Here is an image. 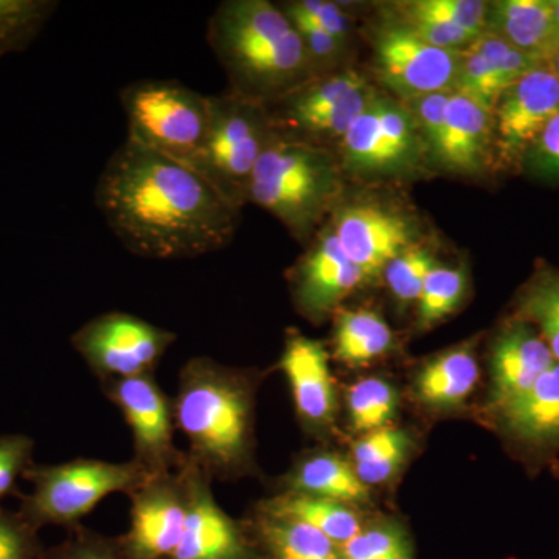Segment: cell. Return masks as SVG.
<instances>
[{
	"label": "cell",
	"instance_id": "cell-30",
	"mask_svg": "<svg viewBox=\"0 0 559 559\" xmlns=\"http://www.w3.org/2000/svg\"><path fill=\"white\" fill-rule=\"evenodd\" d=\"M347 407L349 425L364 436L392 426L400 407V393L388 380L366 378L349 388Z\"/></svg>",
	"mask_w": 559,
	"mask_h": 559
},
{
	"label": "cell",
	"instance_id": "cell-11",
	"mask_svg": "<svg viewBox=\"0 0 559 559\" xmlns=\"http://www.w3.org/2000/svg\"><path fill=\"white\" fill-rule=\"evenodd\" d=\"M421 132L409 109L374 95L341 139L342 164L358 173H399L417 164Z\"/></svg>",
	"mask_w": 559,
	"mask_h": 559
},
{
	"label": "cell",
	"instance_id": "cell-25",
	"mask_svg": "<svg viewBox=\"0 0 559 559\" xmlns=\"http://www.w3.org/2000/svg\"><path fill=\"white\" fill-rule=\"evenodd\" d=\"M259 513L304 522L342 547L362 530L358 511L336 500L282 492L260 503Z\"/></svg>",
	"mask_w": 559,
	"mask_h": 559
},
{
	"label": "cell",
	"instance_id": "cell-13",
	"mask_svg": "<svg viewBox=\"0 0 559 559\" xmlns=\"http://www.w3.org/2000/svg\"><path fill=\"white\" fill-rule=\"evenodd\" d=\"M183 465L131 492L130 532L120 543L124 558L170 559L178 549L189 513Z\"/></svg>",
	"mask_w": 559,
	"mask_h": 559
},
{
	"label": "cell",
	"instance_id": "cell-34",
	"mask_svg": "<svg viewBox=\"0 0 559 559\" xmlns=\"http://www.w3.org/2000/svg\"><path fill=\"white\" fill-rule=\"evenodd\" d=\"M341 551L344 559H414L409 535L393 521L364 525Z\"/></svg>",
	"mask_w": 559,
	"mask_h": 559
},
{
	"label": "cell",
	"instance_id": "cell-12",
	"mask_svg": "<svg viewBox=\"0 0 559 559\" xmlns=\"http://www.w3.org/2000/svg\"><path fill=\"white\" fill-rule=\"evenodd\" d=\"M460 53L437 49L390 20L374 38V72L388 90L411 103L425 95L454 92Z\"/></svg>",
	"mask_w": 559,
	"mask_h": 559
},
{
	"label": "cell",
	"instance_id": "cell-46",
	"mask_svg": "<svg viewBox=\"0 0 559 559\" xmlns=\"http://www.w3.org/2000/svg\"><path fill=\"white\" fill-rule=\"evenodd\" d=\"M547 66H549L551 72H554L559 80V47L557 50H555V53L551 55L550 60L547 61Z\"/></svg>",
	"mask_w": 559,
	"mask_h": 559
},
{
	"label": "cell",
	"instance_id": "cell-8",
	"mask_svg": "<svg viewBox=\"0 0 559 559\" xmlns=\"http://www.w3.org/2000/svg\"><path fill=\"white\" fill-rule=\"evenodd\" d=\"M362 76L352 70L319 75L271 103L275 134L280 139L320 146L325 140L342 139L374 98Z\"/></svg>",
	"mask_w": 559,
	"mask_h": 559
},
{
	"label": "cell",
	"instance_id": "cell-6",
	"mask_svg": "<svg viewBox=\"0 0 559 559\" xmlns=\"http://www.w3.org/2000/svg\"><path fill=\"white\" fill-rule=\"evenodd\" d=\"M210 123L190 167L235 207L246 205V190L261 154L277 138L270 110L238 95H210Z\"/></svg>",
	"mask_w": 559,
	"mask_h": 559
},
{
	"label": "cell",
	"instance_id": "cell-27",
	"mask_svg": "<svg viewBox=\"0 0 559 559\" xmlns=\"http://www.w3.org/2000/svg\"><path fill=\"white\" fill-rule=\"evenodd\" d=\"M393 347V333L378 312L341 310L334 325V356L352 367L367 366Z\"/></svg>",
	"mask_w": 559,
	"mask_h": 559
},
{
	"label": "cell",
	"instance_id": "cell-47",
	"mask_svg": "<svg viewBox=\"0 0 559 559\" xmlns=\"http://www.w3.org/2000/svg\"><path fill=\"white\" fill-rule=\"evenodd\" d=\"M551 11H554L555 25H557L559 33V0H550Z\"/></svg>",
	"mask_w": 559,
	"mask_h": 559
},
{
	"label": "cell",
	"instance_id": "cell-41",
	"mask_svg": "<svg viewBox=\"0 0 559 559\" xmlns=\"http://www.w3.org/2000/svg\"><path fill=\"white\" fill-rule=\"evenodd\" d=\"M290 24L299 33L301 44H304V49L307 51L308 60H310L316 76H319L320 70L326 69L337 61L345 44H347L345 40L331 35V33L322 31V28L307 24V22L290 21Z\"/></svg>",
	"mask_w": 559,
	"mask_h": 559
},
{
	"label": "cell",
	"instance_id": "cell-26",
	"mask_svg": "<svg viewBox=\"0 0 559 559\" xmlns=\"http://www.w3.org/2000/svg\"><path fill=\"white\" fill-rule=\"evenodd\" d=\"M253 528L270 559H344L334 540L304 522L259 513Z\"/></svg>",
	"mask_w": 559,
	"mask_h": 559
},
{
	"label": "cell",
	"instance_id": "cell-24",
	"mask_svg": "<svg viewBox=\"0 0 559 559\" xmlns=\"http://www.w3.org/2000/svg\"><path fill=\"white\" fill-rule=\"evenodd\" d=\"M479 381V362L473 348L448 349L425 364L417 380L415 395L433 411H448L468 400Z\"/></svg>",
	"mask_w": 559,
	"mask_h": 559
},
{
	"label": "cell",
	"instance_id": "cell-15",
	"mask_svg": "<svg viewBox=\"0 0 559 559\" xmlns=\"http://www.w3.org/2000/svg\"><path fill=\"white\" fill-rule=\"evenodd\" d=\"M183 473L189 491V513L178 549L170 559H259L245 530L216 502L212 479L189 457Z\"/></svg>",
	"mask_w": 559,
	"mask_h": 559
},
{
	"label": "cell",
	"instance_id": "cell-5",
	"mask_svg": "<svg viewBox=\"0 0 559 559\" xmlns=\"http://www.w3.org/2000/svg\"><path fill=\"white\" fill-rule=\"evenodd\" d=\"M128 138L142 148L190 165L207 135L210 95L178 80H140L120 91Z\"/></svg>",
	"mask_w": 559,
	"mask_h": 559
},
{
	"label": "cell",
	"instance_id": "cell-45",
	"mask_svg": "<svg viewBox=\"0 0 559 559\" xmlns=\"http://www.w3.org/2000/svg\"><path fill=\"white\" fill-rule=\"evenodd\" d=\"M58 559H117V557L105 544L80 540L79 544H73L69 550L60 555Z\"/></svg>",
	"mask_w": 559,
	"mask_h": 559
},
{
	"label": "cell",
	"instance_id": "cell-28",
	"mask_svg": "<svg viewBox=\"0 0 559 559\" xmlns=\"http://www.w3.org/2000/svg\"><path fill=\"white\" fill-rule=\"evenodd\" d=\"M412 439L404 429L382 428L364 433L353 444V466L359 479L371 487L392 480L409 457Z\"/></svg>",
	"mask_w": 559,
	"mask_h": 559
},
{
	"label": "cell",
	"instance_id": "cell-18",
	"mask_svg": "<svg viewBox=\"0 0 559 559\" xmlns=\"http://www.w3.org/2000/svg\"><path fill=\"white\" fill-rule=\"evenodd\" d=\"M280 370L289 382L301 423L316 432L330 429L336 417L337 395L330 355L322 342L290 333L280 358Z\"/></svg>",
	"mask_w": 559,
	"mask_h": 559
},
{
	"label": "cell",
	"instance_id": "cell-38",
	"mask_svg": "<svg viewBox=\"0 0 559 559\" xmlns=\"http://www.w3.org/2000/svg\"><path fill=\"white\" fill-rule=\"evenodd\" d=\"M280 9L289 21L307 22L347 43L349 22L337 3L325 0H294L283 3Z\"/></svg>",
	"mask_w": 559,
	"mask_h": 559
},
{
	"label": "cell",
	"instance_id": "cell-43",
	"mask_svg": "<svg viewBox=\"0 0 559 559\" xmlns=\"http://www.w3.org/2000/svg\"><path fill=\"white\" fill-rule=\"evenodd\" d=\"M451 94L452 92H439V94L425 95L409 103L412 116L417 121L418 130L432 153L439 145Z\"/></svg>",
	"mask_w": 559,
	"mask_h": 559
},
{
	"label": "cell",
	"instance_id": "cell-36",
	"mask_svg": "<svg viewBox=\"0 0 559 559\" xmlns=\"http://www.w3.org/2000/svg\"><path fill=\"white\" fill-rule=\"evenodd\" d=\"M436 266L439 263L429 249L412 245L390 261L384 270L385 282L401 304L418 301L426 278Z\"/></svg>",
	"mask_w": 559,
	"mask_h": 559
},
{
	"label": "cell",
	"instance_id": "cell-14",
	"mask_svg": "<svg viewBox=\"0 0 559 559\" xmlns=\"http://www.w3.org/2000/svg\"><path fill=\"white\" fill-rule=\"evenodd\" d=\"M559 110V80L547 64L530 70L500 95L492 110V140L506 167L524 164L540 131Z\"/></svg>",
	"mask_w": 559,
	"mask_h": 559
},
{
	"label": "cell",
	"instance_id": "cell-29",
	"mask_svg": "<svg viewBox=\"0 0 559 559\" xmlns=\"http://www.w3.org/2000/svg\"><path fill=\"white\" fill-rule=\"evenodd\" d=\"M516 319L530 323L559 362V271L543 270L520 296Z\"/></svg>",
	"mask_w": 559,
	"mask_h": 559
},
{
	"label": "cell",
	"instance_id": "cell-40",
	"mask_svg": "<svg viewBox=\"0 0 559 559\" xmlns=\"http://www.w3.org/2000/svg\"><path fill=\"white\" fill-rule=\"evenodd\" d=\"M33 447L25 436L0 437V499L13 491L17 477L31 466Z\"/></svg>",
	"mask_w": 559,
	"mask_h": 559
},
{
	"label": "cell",
	"instance_id": "cell-37",
	"mask_svg": "<svg viewBox=\"0 0 559 559\" xmlns=\"http://www.w3.org/2000/svg\"><path fill=\"white\" fill-rule=\"evenodd\" d=\"M469 49L487 58L498 70L500 76L509 84V87L522 79L525 73H528L530 70L540 66L539 62L533 61L532 58L525 57L520 50L511 47L506 40L487 32L481 33L479 38L471 44Z\"/></svg>",
	"mask_w": 559,
	"mask_h": 559
},
{
	"label": "cell",
	"instance_id": "cell-32",
	"mask_svg": "<svg viewBox=\"0 0 559 559\" xmlns=\"http://www.w3.org/2000/svg\"><path fill=\"white\" fill-rule=\"evenodd\" d=\"M392 20L455 25L480 36L487 31L488 3L480 0H411L390 7Z\"/></svg>",
	"mask_w": 559,
	"mask_h": 559
},
{
	"label": "cell",
	"instance_id": "cell-20",
	"mask_svg": "<svg viewBox=\"0 0 559 559\" xmlns=\"http://www.w3.org/2000/svg\"><path fill=\"white\" fill-rule=\"evenodd\" d=\"M492 145V110L452 92L433 156L459 173L479 171Z\"/></svg>",
	"mask_w": 559,
	"mask_h": 559
},
{
	"label": "cell",
	"instance_id": "cell-1",
	"mask_svg": "<svg viewBox=\"0 0 559 559\" xmlns=\"http://www.w3.org/2000/svg\"><path fill=\"white\" fill-rule=\"evenodd\" d=\"M95 204L110 231L134 255L187 260L226 248L240 209L190 165L130 140L106 162Z\"/></svg>",
	"mask_w": 559,
	"mask_h": 559
},
{
	"label": "cell",
	"instance_id": "cell-23",
	"mask_svg": "<svg viewBox=\"0 0 559 559\" xmlns=\"http://www.w3.org/2000/svg\"><path fill=\"white\" fill-rule=\"evenodd\" d=\"M285 491L359 506L370 500V488L359 479L355 466L334 452H316L299 460L283 480Z\"/></svg>",
	"mask_w": 559,
	"mask_h": 559
},
{
	"label": "cell",
	"instance_id": "cell-22",
	"mask_svg": "<svg viewBox=\"0 0 559 559\" xmlns=\"http://www.w3.org/2000/svg\"><path fill=\"white\" fill-rule=\"evenodd\" d=\"M514 440L527 447H559V362H555L522 399L499 412Z\"/></svg>",
	"mask_w": 559,
	"mask_h": 559
},
{
	"label": "cell",
	"instance_id": "cell-2",
	"mask_svg": "<svg viewBox=\"0 0 559 559\" xmlns=\"http://www.w3.org/2000/svg\"><path fill=\"white\" fill-rule=\"evenodd\" d=\"M207 43L230 94L267 106L314 79L299 33L267 0H226L213 11Z\"/></svg>",
	"mask_w": 559,
	"mask_h": 559
},
{
	"label": "cell",
	"instance_id": "cell-39",
	"mask_svg": "<svg viewBox=\"0 0 559 559\" xmlns=\"http://www.w3.org/2000/svg\"><path fill=\"white\" fill-rule=\"evenodd\" d=\"M524 164L536 178L559 180V110L540 131Z\"/></svg>",
	"mask_w": 559,
	"mask_h": 559
},
{
	"label": "cell",
	"instance_id": "cell-19",
	"mask_svg": "<svg viewBox=\"0 0 559 559\" xmlns=\"http://www.w3.org/2000/svg\"><path fill=\"white\" fill-rule=\"evenodd\" d=\"M555 362L557 360L538 331L524 320L514 319L492 344V409L499 414L522 399Z\"/></svg>",
	"mask_w": 559,
	"mask_h": 559
},
{
	"label": "cell",
	"instance_id": "cell-17",
	"mask_svg": "<svg viewBox=\"0 0 559 559\" xmlns=\"http://www.w3.org/2000/svg\"><path fill=\"white\" fill-rule=\"evenodd\" d=\"M342 250L367 280L384 274L390 261L414 245L407 221L377 205H353L337 212L331 224Z\"/></svg>",
	"mask_w": 559,
	"mask_h": 559
},
{
	"label": "cell",
	"instance_id": "cell-42",
	"mask_svg": "<svg viewBox=\"0 0 559 559\" xmlns=\"http://www.w3.org/2000/svg\"><path fill=\"white\" fill-rule=\"evenodd\" d=\"M395 21V20H393ZM404 25L407 31L414 33L419 39L437 47V49L448 51H463L469 49L471 44L479 36L473 35L468 31L455 27V25L439 24V22L428 21H396Z\"/></svg>",
	"mask_w": 559,
	"mask_h": 559
},
{
	"label": "cell",
	"instance_id": "cell-44",
	"mask_svg": "<svg viewBox=\"0 0 559 559\" xmlns=\"http://www.w3.org/2000/svg\"><path fill=\"white\" fill-rule=\"evenodd\" d=\"M31 525L0 509V559H31Z\"/></svg>",
	"mask_w": 559,
	"mask_h": 559
},
{
	"label": "cell",
	"instance_id": "cell-7",
	"mask_svg": "<svg viewBox=\"0 0 559 559\" xmlns=\"http://www.w3.org/2000/svg\"><path fill=\"white\" fill-rule=\"evenodd\" d=\"M24 477L33 489L22 500L20 516L32 528L46 524H76L106 496L114 492L130 496L153 479L134 460L110 463L86 459L61 465L28 466Z\"/></svg>",
	"mask_w": 559,
	"mask_h": 559
},
{
	"label": "cell",
	"instance_id": "cell-16",
	"mask_svg": "<svg viewBox=\"0 0 559 559\" xmlns=\"http://www.w3.org/2000/svg\"><path fill=\"white\" fill-rule=\"evenodd\" d=\"M367 282L342 250L331 226L320 231L290 274L294 300L305 318L319 322Z\"/></svg>",
	"mask_w": 559,
	"mask_h": 559
},
{
	"label": "cell",
	"instance_id": "cell-10",
	"mask_svg": "<svg viewBox=\"0 0 559 559\" xmlns=\"http://www.w3.org/2000/svg\"><path fill=\"white\" fill-rule=\"evenodd\" d=\"M108 399L127 419L134 443V462L153 477L182 468L186 452L173 441L175 411L154 374L103 382Z\"/></svg>",
	"mask_w": 559,
	"mask_h": 559
},
{
	"label": "cell",
	"instance_id": "cell-3",
	"mask_svg": "<svg viewBox=\"0 0 559 559\" xmlns=\"http://www.w3.org/2000/svg\"><path fill=\"white\" fill-rule=\"evenodd\" d=\"M252 388L240 371L200 356L183 366L173 401L187 457L209 476H237L252 450Z\"/></svg>",
	"mask_w": 559,
	"mask_h": 559
},
{
	"label": "cell",
	"instance_id": "cell-4",
	"mask_svg": "<svg viewBox=\"0 0 559 559\" xmlns=\"http://www.w3.org/2000/svg\"><path fill=\"white\" fill-rule=\"evenodd\" d=\"M337 193L340 175L325 150L277 135L253 168L246 204L266 210L307 240Z\"/></svg>",
	"mask_w": 559,
	"mask_h": 559
},
{
	"label": "cell",
	"instance_id": "cell-35",
	"mask_svg": "<svg viewBox=\"0 0 559 559\" xmlns=\"http://www.w3.org/2000/svg\"><path fill=\"white\" fill-rule=\"evenodd\" d=\"M507 90H509V84L487 58L471 49L460 53L454 92L480 103L489 110H495L500 95Z\"/></svg>",
	"mask_w": 559,
	"mask_h": 559
},
{
	"label": "cell",
	"instance_id": "cell-9",
	"mask_svg": "<svg viewBox=\"0 0 559 559\" xmlns=\"http://www.w3.org/2000/svg\"><path fill=\"white\" fill-rule=\"evenodd\" d=\"M176 334L128 312L109 311L84 323L72 347L103 382L153 374Z\"/></svg>",
	"mask_w": 559,
	"mask_h": 559
},
{
	"label": "cell",
	"instance_id": "cell-33",
	"mask_svg": "<svg viewBox=\"0 0 559 559\" xmlns=\"http://www.w3.org/2000/svg\"><path fill=\"white\" fill-rule=\"evenodd\" d=\"M466 293V275L457 267L436 266L423 286L418 304L419 329H430L457 310Z\"/></svg>",
	"mask_w": 559,
	"mask_h": 559
},
{
	"label": "cell",
	"instance_id": "cell-31",
	"mask_svg": "<svg viewBox=\"0 0 559 559\" xmlns=\"http://www.w3.org/2000/svg\"><path fill=\"white\" fill-rule=\"evenodd\" d=\"M58 7L53 0H0V58L27 49Z\"/></svg>",
	"mask_w": 559,
	"mask_h": 559
},
{
	"label": "cell",
	"instance_id": "cell-21",
	"mask_svg": "<svg viewBox=\"0 0 559 559\" xmlns=\"http://www.w3.org/2000/svg\"><path fill=\"white\" fill-rule=\"evenodd\" d=\"M487 33L525 57L547 64L559 47L550 0H499L488 3Z\"/></svg>",
	"mask_w": 559,
	"mask_h": 559
}]
</instances>
